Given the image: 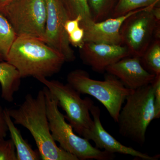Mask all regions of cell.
I'll return each instance as SVG.
<instances>
[{
    "instance_id": "1",
    "label": "cell",
    "mask_w": 160,
    "mask_h": 160,
    "mask_svg": "<svg viewBox=\"0 0 160 160\" xmlns=\"http://www.w3.org/2000/svg\"><path fill=\"white\" fill-rule=\"evenodd\" d=\"M15 125L28 129L34 139L43 160H78L71 153L58 147L52 138L46 112V97L43 89L34 97L27 94L16 109H8Z\"/></svg>"
},
{
    "instance_id": "2",
    "label": "cell",
    "mask_w": 160,
    "mask_h": 160,
    "mask_svg": "<svg viewBox=\"0 0 160 160\" xmlns=\"http://www.w3.org/2000/svg\"><path fill=\"white\" fill-rule=\"evenodd\" d=\"M6 62L16 67L21 78H49L58 73L66 62L60 52L42 40L31 37H17Z\"/></svg>"
},
{
    "instance_id": "3",
    "label": "cell",
    "mask_w": 160,
    "mask_h": 160,
    "mask_svg": "<svg viewBox=\"0 0 160 160\" xmlns=\"http://www.w3.org/2000/svg\"><path fill=\"white\" fill-rule=\"evenodd\" d=\"M46 112L52 136L64 150L78 158V160H112L113 153L94 147L89 140L76 134L71 125L66 122L65 115L58 109L57 99L44 86Z\"/></svg>"
},
{
    "instance_id": "4",
    "label": "cell",
    "mask_w": 160,
    "mask_h": 160,
    "mask_svg": "<svg viewBox=\"0 0 160 160\" xmlns=\"http://www.w3.org/2000/svg\"><path fill=\"white\" fill-rule=\"evenodd\" d=\"M119 114V132L123 137L143 146L147 128L155 119L153 89L152 84L132 91Z\"/></svg>"
},
{
    "instance_id": "5",
    "label": "cell",
    "mask_w": 160,
    "mask_h": 160,
    "mask_svg": "<svg viewBox=\"0 0 160 160\" xmlns=\"http://www.w3.org/2000/svg\"><path fill=\"white\" fill-rule=\"evenodd\" d=\"M67 81L81 94L89 95L102 103L116 123L126 98L133 91L109 73L103 81H99L92 79L84 70L75 69L68 74Z\"/></svg>"
},
{
    "instance_id": "6",
    "label": "cell",
    "mask_w": 160,
    "mask_h": 160,
    "mask_svg": "<svg viewBox=\"0 0 160 160\" xmlns=\"http://www.w3.org/2000/svg\"><path fill=\"white\" fill-rule=\"evenodd\" d=\"M17 36H29L42 40L46 29V0H12L0 7Z\"/></svg>"
},
{
    "instance_id": "7",
    "label": "cell",
    "mask_w": 160,
    "mask_h": 160,
    "mask_svg": "<svg viewBox=\"0 0 160 160\" xmlns=\"http://www.w3.org/2000/svg\"><path fill=\"white\" fill-rule=\"evenodd\" d=\"M48 89L58 102V106L66 112L65 118L75 132L82 137L86 130L93 124L90 109L94 104L90 98H82L81 94L69 84H63L58 80H49L46 78H36Z\"/></svg>"
},
{
    "instance_id": "8",
    "label": "cell",
    "mask_w": 160,
    "mask_h": 160,
    "mask_svg": "<svg viewBox=\"0 0 160 160\" xmlns=\"http://www.w3.org/2000/svg\"><path fill=\"white\" fill-rule=\"evenodd\" d=\"M154 7L143 8L132 15L121 27L123 45L127 47L132 56L142 58L156 32L160 29V21L152 12Z\"/></svg>"
},
{
    "instance_id": "9",
    "label": "cell",
    "mask_w": 160,
    "mask_h": 160,
    "mask_svg": "<svg viewBox=\"0 0 160 160\" xmlns=\"http://www.w3.org/2000/svg\"><path fill=\"white\" fill-rule=\"evenodd\" d=\"M46 20L43 42L60 52L66 62L75 59L64 26L68 19L61 0H46Z\"/></svg>"
},
{
    "instance_id": "10",
    "label": "cell",
    "mask_w": 160,
    "mask_h": 160,
    "mask_svg": "<svg viewBox=\"0 0 160 160\" xmlns=\"http://www.w3.org/2000/svg\"><path fill=\"white\" fill-rule=\"evenodd\" d=\"M90 112L93 120V125L83 133L82 137L94 142L96 148L113 154L128 155L143 160H157L159 158V155L150 156L132 147L125 146L116 139L103 127L100 119L101 109L98 106L93 104L90 109Z\"/></svg>"
},
{
    "instance_id": "11",
    "label": "cell",
    "mask_w": 160,
    "mask_h": 160,
    "mask_svg": "<svg viewBox=\"0 0 160 160\" xmlns=\"http://www.w3.org/2000/svg\"><path fill=\"white\" fill-rule=\"evenodd\" d=\"M80 49L83 62L100 73L106 71L112 64L131 56L129 49L123 45L85 42Z\"/></svg>"
},
{
    "instance_id": "12",
    "label": "cell",
    "mask_w": 160,
    "mask_h": 160,
    "mask_svg": "<svg viewBox=\"0 0 160 160\" xmlns=\"http://www.w3.org/2000/svg\"><path fill=\"white\" fill-rule=\"evenodd\" d=\"M106 71L132 90L151 84L156 77L144 68L141 58L137 57L124 58L108 66Z\"/></svg>"
},
{
    "instance_id": "13",
    "label": "cell",
    "mask_w": 160,
    "mask_h": 160,
    "mask_svg": "<svg viewBox=\"0 0 160 160\" xmlns=\"http://www.w3.org/2000/svg\"><path fill=\"white\" fill-rule=\"evenodd\" d=\"M142 9L133 10L118 17L109 18L98 22H91L82 28L85 31L84 41L111 45H123L120 30L123 23L129 16Z\"/></svg>"
},
{
    "instance_id": "14",
    "label": "cell",
    "mask_w": 160,
    "mask_h": 160,
    "mask_svg": "<svg viewBox=\"0 0 160 160\" xmlns=\"http://www.w3.org/2000/svg\"><path fill=\"white\" fill-rule=\"evenodd\" d=\"M22 78L18 69L6 62H0L1 97L8 102H12L14 93L18 91Z\"/></svg>"
},
{
    "instance_id": "15",
    "label": "cell",
    "mask_w": 160,
    "mask_h": 160,
    "mask_svg": "<svg viewBox=\"0 0 160 160\" xmlns=\"http://www.w3.org/2000/svg\"><path fill=\"white\" fill-rule=\"evenodd\" d=\"M5 120L11 139L16 150L17 160H38L41 159L39 151L33 150L31 146L23 138L19 129L15 126L10 117L8 109H4Z\"/></svg>"
},
{
    "instance_id": "16",
    "label": "cell",
    "mask_w": 160,
    "mask_h": 160,
    "mask_svg": "<svg viewBox=\"0 0 160 160\" xmlns=\"http://www.w3.org/2000/svg\"><path fill=\"white\" fill-rule=\"evenodd\" d=\"M68 18L81 16L82 21L80 27H85L93 22L88 0H61Z\"/></svg>"
},
{
    "instance_id": "17",
    "label": "cell",
    "mask_w": 160,
    "mask_h": 160,
    "mask_svg": "<svg viewBox=\"0 0 160 160\" xmlns=\"http://www.w3.org/2000/svg\"><path fill=\"white\" fill-rule=\"evenodd\" d=\"M17 37L8 20L0 12V62L6 61L10 48Z\"/></svg>"
},
{
    "instance_id": "18",
    "label": "cell",
    "mask_w": 160,
    "mask_h": 160,
    "mask_svg": "<svg viewBox=\"0 0 160 160\" xmlns=\"http://www.w3.org/2000/svg\"><path fill=\"white\" fill-rule=\"evenodd\" d=\"M141 60L147 71L155 76L160 75V39H157L149 45Z\"/></svg>"
},
{
    "instance_id": "19",
    "label": "cell",
    "mask_w": 160,
    "mask_h": 160,
    "mask_svg": "<svg viewBox=\"0 0 160 160\" xmlns=\"http://www.w3.org/2000/svg\"><path fill=\"white\" fill-rule=\"evenodd\" d=\"M93 22L111 18L118 0H88Z\"/></svg>"
},
{
    "instance_id": "20",
    "label": "cell",
    "mask_w": 160,
    "mask_h": 160,
    "mask_svg": "<svg viewBox=\"0 0 160 160\" xmlns=\"http://www.w3.org/2000/svg\"><path fill=\"white\" fill-rule=\"evenodd\" d=\"M160 0H118L111 18H116L130 12L150 6H158Z\"/></svg>"
},
{
    "instance_id": "21",
    "label": "cell",
    "mask_w": 160,
    "mask_h": 160,
    "mask_svg": "<svg viewBox=\"0 0 160 160\" xmlns=\"http://www.w3.org/2000/svg\"><path fill=\"white\" fill-rule=\"evenodd\" d=\"M0 160H17L16 150L11 138H0Z\"/></svg>"
},
{
    "instance_id": "22",
    "label": "cell",
    "mask_w": 160,
    "mask_h": 160,
    "mask_svg": "<svg viewBox=\"0 0 160 160\" xmlns=\"http://www.w3.org/2000/svg\"><path fill=\"white\" fill-rule=\"evenodd\" d=\"M151 84L153 89L155 119H157L160 117V75L156 76Z\"/></svg>"
},
{
    "instance_id": "23",
    "label": "cell",
    "mask_w": 160,
    "mask_h": 160,
    "mask_svg": "<svg viewBox=\"0 0 160 160\" xmlns=\"http://www.w3.org/2000/svg\"><path fill=\"white\" fill-rule=\"evenodd\" d=\"M85 31L82 27H79L68 35L70 45L81 49L85 43Z\"/></svg>"
},
{
    "instance_id": "24",
    "label": "cell",
    "mask_w": 160,
    "mask_h": 160,
    "mask_svg": "<svg viewBox=\"0 0 160 160\" xmlns=\"http://www.w3.org/2000/svg\"><path fill=\"white\" fill-rule=\"evenodd\" d=\"M82 18L81 16H78L74 19H68L65 23V30L68 36L72 33L75 29L80 27V23L82 22Z\"/></svg>"
},
{
    "instance_id": "25",
    "label": "cell",
    "mask_w": 160,
    "mask_h": 160,
    "mask_svg": "<svg viewBox=\"0 0 160 160\" xmlns=\"http://www.w3.org/2000/svg\"><path fill=\"white\" fill-rule=\"evenodd\" d=\"M8 132V127L5 120L4 109L0 104V138H5Z\"/></svg>"
},
{
    "instance_id": "26",
    "label": "cell",
    "mask_w": 160,
    "mask_h": 160,
    "mask_svg": "<svg viewBox=\"0 0 160 160\" xmlns=\"http://www.w3.org/2000/svg\"><path fill=\"white\" fill-rule=\"evenodd\" d=\"M12 0H0V7L5 6Z\"/></svg>"
}]
</instances>
